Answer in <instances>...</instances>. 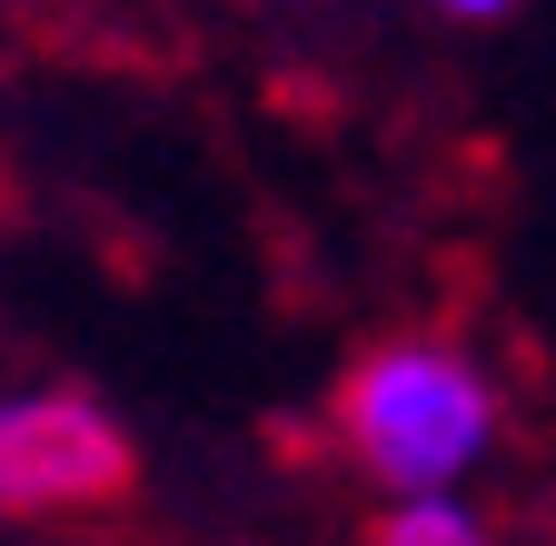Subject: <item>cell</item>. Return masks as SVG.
<instances>
[{"instance_id": "cell-3", "label": "cell", "mask_w": 556, "mask_h": 546, "mask_svg": "<svg viewBox=\"0 0 556 546\" xmlns=\"http://www.w3.org/2000/svg\"><path fill=\"white\" fill-rule=\"evenodd\" d=\"M368 546H497V526H486L457 487H428V497H388Z\"/></svg>"}, {"instance_id": "cell-1", "label": "cell", "mask_w": 556, "mask_h": 546, "mask_svg": "<svg viewBox=\"0 0 556 546\" xmlns=\"http://www.w3.org/2000/svg\"><path fill=\"white\" fill-rule=\"evenodd\" d=\"M328 428L378 497L467 487L497 457V378L467 348H447V338H388V348H368L338 378Z\"/></svg>"}, {"instance_id": "cell-4", "label": "cell", "mask_w": 556, "mask_h": 546, "mask_svg": "<svg viewBox=\"0 0 556 546\" xmlns=\"http://www.w3.org/2000/svg\"><path fill=\"white\" fill-rule=\"evenodd\" d=\"M438 11H447V21H507L517 0H438Z\"/></svg>"}, {"instance_id": "cell-2", "label": "cell", "mask_w": 556, "mask_h": 546, "mask_svg": "<svg viewBox=\"0 0 556 546\" xmlns=\"http://www.w3.org/2000/svg\"><path fill=\"white\" fill-rule=\"evenodd\" d=\"M129 437L100 397L80 388H30L0 397V517H80L129 487Z\"/></svg>"}]
</instances>
